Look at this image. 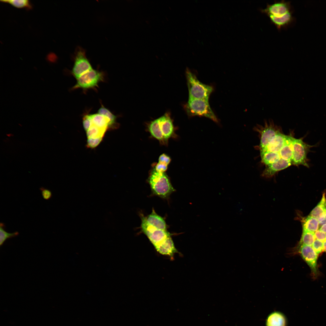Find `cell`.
<instances>
[{
    "mask_svg": "<svg viewBox=\"0 0 326 326\" xmlns=\"http://www.w3.org/2000/svg\"><path fill=\"white\" fill-rule=\"evenodd\" d=\"M261 162L266 165L279 161L281 158L279 152H270L260 155Z\"/></svg>",
    "mask_w": 326,
    "mask_h": 326,
    "instance_id": "obj_22",
    "label": "cell"
},
{
    "mask_svg": "<svg viewBox=\"0 0 326 326\" xmlns=\"http://www.w3.org/2000/svg\"><path fill=\"white\" fill-rule=\"evenodd\" d=\"M147 127L152 137L162 145H167L169 139L176 136L173 121L168 113L150 121Z\"/></svg>",
    "mask_w": 326,
    "mask_h": 326,
    "instance_id": "obj_2",
    "label": "cell"
},
{
    "mask_svg": "<svg viewBox=\"0 0 326 326\" xmlns=\"http://www.w3.org/2000/svg\"><path fill=\"white\" fill-rule=\"evenodd\" d=\"M141 228L156 251L164 255L173 257L178 253L167 229L155 226L148 223L141 217Z\"/></svg>",
    "mask_w": 326,
    "mask_h": 326,
    "instance_id": "obj_1",
    "label": "cell"
},
{
    "mask_svg": "<svg viewBox=\"0 0 326 326\" xmlns=\"http://www.w3.org/2000/svg\"><path fill=\"white\" fill-rule=\"evenodd\" d=\"M297 252L310 267L314 276L318 274L317 266L318 255L312 247L304 245H298Z\"/></svg>",
    "mask_w": 326,
    "mask_h": 326,
    "instance_id": "obj_10",
    "label": "cell"
},
{
    "mask_svg": "<svg viewBox=\"0 0 326 326\" xmlns=\"http://www.w3.org/2000/svg\"><path fill=\"white\" fill-rule=\"evenodd\" d=\"M168 165L158 162L152 165V168L156 171L161 173H165L168 168Z\"/></svg>",
    "mask_w": 326,
    "mask_h": 326,
    "instance_id": "obj_28",
    "label": "cell"
},
{
    "mask_svg": "<svg viewBox=\"0 0 326 326\" xmlns=\"http://www.w3.org/2000/svg\"><path fill=\"white\" fill-rule=\"evenodd\" d=\"M1 1L8 3L14 7L19 8H27L30 9L31 6L29 1L27 0H3Z\"/></svg>",
    "mask_w": 326,
    "mask_h": 326,
    "instance_id": "obj_25",
    "label": "cell"
},
{
    "mask_svg": "<svg viewBox=\"0 0 326 326\" xmlns=\"http://www.w3.org/2000/svg\"><path fill=\"white\" fill-rule=\"evenodd\" d=\"M287 321L284 315L281 312H275L268 317L266 326H286Z\"/></svg>",
    "mask_w": 326,
    "mask_h": 326,
    "instance_id": "obj_15",
    "label": "cell"
},
{
    "mask_svg": "<svg viewBox=\"0 0 326 326\" xmlns=\"http://www.w3.org/2000/svg\"><path fill=\"white\" fill-rule=\"evenodd\" d=\"M171 160V159L169 156L163 153L159 157L158 162L168 165L170 163Z\"/></svg>",
    "mask_w": 326,
    "mask_h": 326,
    "instance_id": "obj_31",
    "label": "cell"
},
{
    "mask_svg": "<svg viewBox=\"0 0 326 326\" xmlns=\"http://www.w3.org/2000/svg\"><path fill=\"white\" fill-rule=\"evenodd\" d=\"M326 211V198L324 193L320 201L311 212L309 215L318 219L324 215Z\"/></svg>",
    "mask_w": 326,
    "mask_h": 326,
    "instance_id": "obj_19",
    "label": "cell"
},
{
    "mask_svg": "<svg viewBox=\"0 0 326 326\" xmlns=\"http://www.w3.org/2000/svg\"><path fill=\"white\" fill-rule=\"evenodd\" d=\"M254 130L260 135V150L267 145L272 139L278 133L282 132L281 128L275 125L271 119L268 121L264 120V126L257 124L254 128Z\"/></svg>",
    "mask_w": 326,
    "mask_h": 326,
    "instance_id": "obj_8",
    "label": "cell"
},
{
    "mask_svg": "<svg viewBox=\"0 0 326 326\" xmlns=\"http://www.w3.org/2000/svg\"><path fill=\"white\" fill-rule=\"evenodd\" d=\"M302 230L315 233L318 230L319 223L317 219L309 215L301 219Z\"/></svg>",
    "mask_w": 326,
    "mask_h": 326,
    "instance_id": "obj_16",
    "label": "cell"
},
{
    "mask_svg": "<svg viewBox=\"0 0 326 326\" xmlns=\"http://www.w3.org/2000/svg\"><path fill=\"white\" fill-rule=\"evenodd\" d=\"M286 136L282 132L277 134L266 146L260 150V155L270 152H279L284 144Z\"/></svg>",
    "mask_w": 326,
    "mask_h": 326,
    "instance_id": "obj_12",
    "label": "cell"
},
{
    "mask_svg": "<svg viewBox=\"0 0 326 326\" xmlns=\"http://www.w3.org/2000/svg\"><path fill=\"white\" fill-rule=\"evenodd\" d=\"M83 125L85 130L86 131L92 123L91 114H86L83 117Z\"/></svg>",
    "mask_w": 326,
    "mask_h": 326,
    "instance_id": "obj_27",
    "label": "cell"
},
{
    "mask_svg": "<svg viewBox=\"0 0 326 326\" xmlns=\"http://www.w3.org/2000/svg\"><path fill=\"white\" fill-rule=\"evenodd\" d=\"M107 129L100 128L91 123L86 131L88 139H97L103 138Z\"/></svg>",
    "mask_w": 326,
    "mask_h": 326,
    "instance_id": "obj_21",
    "label": "cell"
},
{
    "mask_svg": "<svg viewBox=\"0 0 326 326\" xmlns=\"http://www.w3.org/2000/svg\"><path fill=\"white\" fill-rule=\"evenodd\" d=\"M184 108L189 116L204 117L216 122H218L209 106L208 100L189 98Z\"/></svg>",
    "mask_w": 326,
    "mask_h": 326,
    "instance_id": "obj_5",
    "label": "cell"
},
{
    "mask_svg": "<svg viewBox=\"0 0 326 326\" xmlns=\"http://www.w3.org/2000/svg\"><path fill=\"white\" fill-rule=\"evenodd\" d=\"M186 75L189 91V98L208 100L212 92V87L203 84L196 75L187 69Z\"/></svg>",
    "mask_w": 326,
    "mask_h": 326,
    "instance_id": "obj_4",
    "label": "cell"
},
{
    "mask_svg": "<svg viewBox=\"0 0 326 326\" xmlns=\"http://www.w3.org/2000/svg\"><path fill=\"white\" fill-rule=\"evenodd\" d=\"M92 67L86 57L85 51L79 48L76 51L71 74L76 79L92 69Z\"/></svg>",
    "mask_w": 326,
    "mask_h": 326,
    "instance_id": "obj_9",
    "label": "cell"
},
{
    "mask_svg": "<svg viewBox=\"0 0 326 326\" xmlns=\"http://www.w3.org/2000/svg\"><path fill=\"white\" fill-rule=\"evenodd\" d=\"M148 181L152 193L162 198H168L175 190L166 173L158 172L153 168L150 172Z\"/></svg>",
    "mask_w": 326,
    "mask_h": 326,
    "instance_id": "obj_3",
    "label": "cell"
},
{
    "mask_svg": "<svg viewBox=\"0 0 326 326\" xmlns=\"http://www.w3.org/2000/svg\"><path fill=\"white\" fill-rule=\"evenodd\" d=\"M40 190L44 199L48 200L51 198L52 193L50 190L43 187H40Z\"/></svg>",
    "mask_w": 326,
    "mask_h": 326,
    "instance_id": "obj_30",
    "label": "cell"
},
{
    "mask_svg": "<svg viewBox=\"0 0 326 326\" xmlns=\"http://www.w3.org/2000/svg\"><path fill=\"white\" fill-rule=\"evenodd\" d=\"M303 138L296 139L292 138V165L298 166L303 165L308 168V159L307 158L308 153L311 148L316 146L310 145L303 141Z\"/></svg>",
    "mask_w": 326,
    "mask_h": 326,
    "instance_id": "obj_7",
    "label": "cell"
},
{
    "mask_svg": "<svg viewBox=\"0 0 326 326\" xmlns=\"http://www.w3.org/2000/svg\"><path fill=\"white\" fill-rule=\"evenodd\" d=\"M5 224L1 222L0 224V245L2 246L5 241L8 239L12 238L18 236L19 234L18 232L13 233H9L5 231Z\"/></svg>",
    "mask_w": 326,
    "mask_h": 326,
    "instance_id": "obj_23",
    "label": "cell"
},
{
    "mask_svg": "<svg viewBox=\"0 0 326 326\" xmlns=\"http://www.w3.org/2000/svg\"><path fill=\"white\" fill-rule=\"evenodd\" d=\"M102 138L88 139L87 146L90 148H93L97 146L101 142Z\"/></svg>",
    "mask_w": 326,
    "mask_h": 326,
    "instance_id": "obj_29",
    "label": "cell"
},
{
    "mask_svg": "<svg viewBox=\"0 0 326 326\" xmlns=\"http://www.w3.org/2000/svg\"><path fill=\"white\" fill-rule=\"evenodd\" d=\"M290 11L289 2L284 1L275 2L268 5L262 12L268 15H271L276 17L283 16Z\"/></svg>",
    "mask_w": 326,
    "mask_h": 326,
    "instance_id": "obj_11",
    "label": "cell"
},
{
    "mask_svg": "<svg viewBox=\"0 0 326 326\" xmlns=\"http://www.w3.org/2000/svg\"><path fill=\"white\" fill-rule=\"evenodd\" d=\"M324 216H325V217H326V211L325 212V214H324Z\"/></svg>",
    "mask_w": 326,
    "mask_h": 326,
    "instance_id": "obj_35",
    "label": "cell"
},
{
    "mask_svg": "<svg viewBox=\"0 0 326 326\" xmlns=\"http://www.w3.org/2000/svg\"><path fill=\"white\" fill-rule=\"evenodd\" d=\"M319 230L326 234V224L321 226Z\"/></svg>",
    "mask_w": 326,
    "mask_h": 326,
    "instance_id": "obj_33",
    "label": "cell"
},
{
    "mask_svg": "<svg viewBox=\"0 0 326 326\" xmlns=\"http://www.w3.org/2000/svg\"><path fill=\"white\" fill-rule=\"evenodd\" d=\"M268 16L271 21L278 29L287 25L292 20V16L290 11L281 17H276L271 15Z\"/></svg>",
    "mask_w": 326,
    "mask_h": 326,
    "instance_id": "obj_17",
    "label": "cell"
},
{
    "mask_svg": "<svg viewBox=\"0 0 326 326\" xmlns=\"http://www.w3.org/2000/svg\"><path fill=\"white\" fill-rule=\"evenodd\" d=\"M293 137V135L292 134L286 135L284 144L279 152L281 158L291 162L292 155V140Z\"/></svg>",
    "mask_w": 326,
    "mask_h": 326,
    "instance_id": "obj_14",
    "label": "cell"
},
{
    "mask_svg": "<svg viewBox=\"0 0 326 326\" xmlns=\"http://www.w3.org/2000/svg\"><path fill=\"white\" fill-rule=\"evenodd\" d=\"M104 72L92 69L77 79L76 83L72 89L81 88L84 90L91 89L96 90L99 83L104 82Z\"/></svg>",
    "mask_w": 326,
    "mask_h": 326,
    "instance_id": "obj_6",
    "label": "cell"
},
{
    "mask_svg": "<svg viewBox=\"0 0 326 326\" xmlns=\"http://www.w3.org/2000/svg\"><path fill=\"white\" fill-rule=\"evenodd\" d=\"M315 238L320 241L324 242L326 241V234L323 232L318 230L315 233Z\"/></svg>",
    "mask_w": 326,
    "mask_h": 326,
    "instance_id": "obj_32",
    "label": "cell"
},
{
    "mask_svg": "<svg viewBox=\"0 0 326 326\" xmlns=\"http://www.w3.org/2000/svg\"><path fill=\"white\" fill-rule=\"evenodd\" d=\"M323 251L326 253V241L323 243Z\"/></svg>",
    "mask_w": 326,
    "mask_h": 326,
    "instance_id": "obj_34",
    "label": "cell"
},
{
    "mask_svg": "<svg viewBox=\"0 0 326 326\" xmlns=\"http://www.w3.org/2000/svg\"><path fill=\"white\" fill-rule=\"evenodd\" d=\"M315 238L314 233L302 230V236L298 245H304L311 246Z\"/></svg>",
    "mask_w": 326,
    "mask_h": 326,
    "instance_id": "obj_24",
    "label": "cell"
},
{
    "mask_svg": "<svg viewBox=\"0 0 326 326\" xmlns=\"http://www.w3.org/2000/svg\"><path fill=\"white\" fill-rule=\"evenodd\" d=\"M312 248L318 255L323 251V243L322 242L316 239L313 242Z\"/></svg>",
    "mask_w": 326,
    "mask_h": 326,
    "instance_id": "obj_26",
    "label": "cell"
},
{
    "mask_svg": "<svg viewBox=\"0 0 326 326\" xmlns=\"http://www.w3.org/2000/svg\"><path fill=\"white\" fill-rule=\"evenodd\" d=\"M92 124L98 127L108 129L110 120L107 117L98 113L91 114Z\"/></svg>",
    "mask_w": 326,
    "mask_h": 326,
    "instance_id": "obj_18",
    "label": "cell"
},
{
    "mask_svg": "<svg viewBox=\"0 0 326 326\" xmlns=\"http://www.w3.org/2000/svg\"><path fill=\"white\" fill-rule=\"evenodd\" d=\"M292 165V163L291 161L281 158L276 162L266 165L265 168L262 175L267 178L271 177L277 172L285 169Z\"/></svg>",
    "mask_w": 326,
    "mask_h": 326,
    "instance_id": "obj_13",
    "label": "cell"
},
{
    "mask_svg": "<svg viewBox=\"0 0 326 326\" xmlns=\"http://www.w3.org/2000/svg\"><path fill=\"white\" fill-rule=\"evenodd\" d=\"M97 113L108 117L110 120L108 129H114L118 127L119 125L117 122L116 116L102 105L98 110Z\"/></svg>",
    "mask_w": 326,
    "mask_h": 326,
    "instance_id": "obj_20",
    "label": "cell"
}]
</instances>
